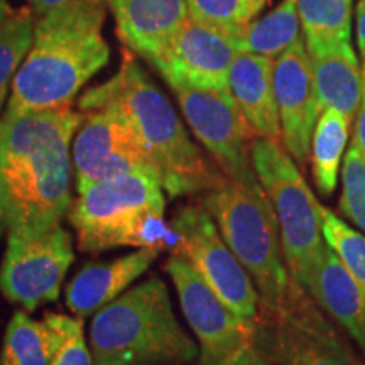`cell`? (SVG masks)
I'll list each match as a JSON object with an SVG mask.
<instances>
[{
  "label": "cell",
  "mask_w": 365,
  "mask_h": 365,
  "mask_svg": "<svg viewBox=\"0 0 365 365\" xmlns=\"http://www.w3.org/2000/svg\"><path fill=\"white\" fill-rule=\"evenodd\" d=\"M85 113L71 107L0 118V207L9 235L58 227L71 205V140Z\"/></svg>",
  "instance_id": "1"
},
{
  "label": "cell",
  "mask_w": 365,
  "mask_h": 365,
  "mask_svg": "<svg viewBox=\"0 0 365 365\" xmlns=\"http://www.w3.org/2000/svg\"><path fill=\"white\" fill-rule=\"evenodd\" d=\"M80 112L110 110L125 120L171 198L217 190L228 178L193 143L166 95L130 53L110 80L86 90Z\"/></svg>",
  "instance_id": "2"
},
{
  "label": "cell",
  "mask_w": 365,
  "mask_h": 365,
  "mask_svg": "<svg viewBox=\"0 0 365 365\" xmlns=\"http://www.w3.org/2000/svg\"><path fill=\"white\" fill-rule=\"evenodd\" d=\"M103 22L105 0H76L41 16L33 46L14 78L7 115L71 107L110 59Z\"/></svg>",
  "instance_id": "3"
},
{
  "label": "cell",
  "mask_w": 365,
  "mask_h": 365,
  "mask_svg": "<svg viewBox=\"0 0 365 365\" xmlns=\"http://www.w3.org/2000/svg\"><path fill=\"white\" fill-rule=\"evenodd\" d=\"M93 365H182L200 349L178 322L170 291L158 276L130 287L93 314Z\"/></svg>",
  "instance_id": "4"
},
{
  "label": "cell",
  "mask_w": 365,
  "mask_h": 365,
  "mask_svg": "<svg viewBox=\"0 0 365 365\" xmlns=\"http://www.w3.org/2000/svg\"><path fill=\"white\" fill-rule=\"evenodd\" d=\"M164 188L153 171L132 173L97 182L71 200L68 220L78 247L98 254L115 247L173 245V228L164 222Z\"/></svg>",
  "instance_id": "5"
},
{
  "label": "cell",
  "mask_w": 365,
  "mask_h": 365,
  "mask_svg": "<svg viewBox=\"0 0 365 365\" xmlns=\"http://www.w3.org/2000/svg\"><path fill=\"white\" fill-rule=\"evenodd\" d=\"M203 207L239 262L252 277L261 298V312H272L293 284L282 254L276 213L262 185L227 180L202 198Z\"/></svg>",
  "instance_id": "6"
},
{
  "label": "cell",
  "mask_w": 365,
  "mask_h": 365,
  "mask_svg": "<svg viewBox=\"0 0 365 365\" xmlns=\"http://www.w3.org/2000/svg\"><path fill=\"white\" fill-rule=\"evenodd\" d=\"M250 156L279 223L287 271L308 293L327 247L323 207L279 140L255 137Z\"/></svg>",
  "instance_id": "7"
},
{
  "label": "cell",
  "mask_w": 365,
  "mask_h": 365,
  "mask_svg": "<svg viewBox=\"0 0 365 365\" xmlns=\"http://www.w3.org/2000/svg\"><path fill=\"white\" fill-rule=\"evenodd\" d=\"M166 271L175 282L186 322L198 339L200 365H261L259 323L242 319L180 254Z\"/></svg>",
  "instance_id": "8"
},
{
  "label": "cell",
  "mask_w": 365,
  "mask_h": 365,
  "mask_svg": "<svg viewBox=\"0 0 365 365\" xmlns=\"http://www.w3.org/2000/svg\"><path fill=\"white\" fill-rule=\"evenodd\" d=\"M259 349L266 365H355L339 331L294 279L279 307L261 312Z\"/></svg>",
  "instance_id": "9"
},
{
  "label": "cell",
  "mask_w": 365,
  "mask_h": 365,
  "mask_svg": "<svg viewBox=\"0 0 365 365\" xmlns=\"http://www.w3.org/2000/svg\"><path fill=\"white\" fill-rule=\"evenodd\" d=\"M173 254L188 261L237 317L250 323L261 318V298L252 277L239 262L203 203L181 207L171 220Z\"/></svg>",
  "instance_id": "10"
},
{
  "label": "cell",
  "mask_w": 365,
  "mask_h": 365,
  "mask_svg": "<svg viewBox=\"0 0 365 365\" xmlns=\"http://www.w3.org/2000/svg\"><path fill=\"white\" fill-rule=\"evenodd\" d=\"M186 124L230 181L259 185L252 166L254 130L232 97L230 90L175 86Z\"/></svg>",
  "instance_id": "11"
},
{
  "label": "cell",
  "mask_w": 365,
  "mask_h": 365,
  "mask_svg": "<svg viewBox=\"0 0 365 365\" xmlns=\"http://www.w3.org/2000/svg\"><path fill=\"white\" fill-rule=\"evenodd\" d=\"M73 259V239L61 225L34 237L9 235L0 266V293L29 312L54 303Z\"/></svg>",
  "instance_id": "12"
},
{
  "label": "cell",
  "mask_w": 365,
  "mask_h": 365,
  "mask_svg": "<svg viewBox=\"0 0 365 365\" xmlns=\"http://www.w3.org/2000/svg\"><path fill=\"white\" fill-rule=\"evenodd\" d=\"M83 113L71 148L78 193L97 182L132 173L153 171L158 175L154 163L124 118L105 108Z\"/></svg>",
  "instance_id": "13"
},
{
  "label": "cell",
  "mask_w": 365,
  "mask_h": 365,
  "mask_svg": "<svg viewBox=\"0 0 365 365\" xmlns=\"http://www.w3.org/2000/svg\"><path fill=\"white\" fill-rule=\"evenodd\" d=\"M237 54L228 27L190 16L149 65L156 68L171 88L228 90V75Z\"/></svg>",
  "instance_id": "14"
},
{
  "label": "cell",
  "mask_w": 365,
  "mask_h": 365,
  "mask_svg": "<svg viewBox=\"0 0 365 365\" xmlns=\"http://www.w3.org/2000/svg\"><path fill=\"white\" fill-rule=\"evenodd\" d=\"M274 91L281 120V140L296 163L307 164L319 107L304 38L299 36L274 59Z\"/></svg>",
  "instance_id": "15"
},
{
  "label": "cell",
  "mask_w": 365,
  "mask_h": 365,
  "mask_svg": "<svg viewBox=\"0 0 365 365\" xmlns=\"http://www.w3.org/2000/svg\"><path fill=\"white\" fill-rule=\"evenodd\" d=\"M127 49L150 61L190 17L186 0H105Z\"/></svg>",
  "instance_id": "16"
},
{
  "label": "cell",
  "mask_w": 365,
  "mask_h": 365,
  "mask_svg": "<svg viewBox=\"0 0 365 365\" xmlns=\"http://www.w3.org/2000/svg\"><path fill=\"white\" fill-rule=\"evenodd\" d=\"M158 254V249L140 247L113 261L86 264L66 286V307L80 318L93 317L143 276Z\"/></svg>",
  "instance_id": "17"
},
{
  "label": "cell",
  "mask_w": 365,
  "mask_h": 365,
  "mask_svg": "<svg viewBox=\"0 0 365 365\" xmlns=\"http://www.w3.org/2000/svg\"><path fill=\"white\" fill-rule=\"evenodd\" d=\"M228 90L255 137L281 140L272 58L250 53L237 54L228 75Z\"/></svg>",
  "instance_id": "18"
},
{
  "label": "cell",
  "mask_w": 365,
  "mask_h": 365,
  "mask_svg": "<svg viewBox=\"0 0 365 365\" xmlns=\"http://www.w3.org/2000/svg\"><path fill=\"white\" fill-rule=\"evenodd\" d=\"M308 294L365 354V294L333 250L325 247Z\"/></svg>",
  "instance_id": "19"
},
{
  "label": "cell",
  "mask_w": 365,
  "mask_h": 365,
  "mask_svg": "<svg viewBox=\"0 0 365 365\" xmlns=\"http://www.w3.org/2000/svg\"><path fill=\"white\" fill-rule=\"evenodd\" d=\"M308 54L322 110L335 108L354 120L362 97V66L350 41L312 49Z\"/></svg>",
  "instance_id": "20"
},
{
  "label": "cell",
  "mask_w": 365,
  "mask_h": 365,
  "mask_svg": "<svg viewBox=\"0 0 365 365\" xmlns=\"http://www.w3.org/2000/svg\"><path fill=\"white\" fill-rule=\"evenodd\" d=\"M298 0H282L274 11L244 26L228 27L237 51L276 59L299 38Z\"/></svg>",
  "instance_id": "21"
},
{
  "label": "cell",
  "mask_w": 365,
  "mask_h": 365,
  "mask_svg": "<svg viewBox=\"0 0 365 365\" xmlns=\"http://www.w3.org/2000/svg\"><path fill=\"white\" fill-rule=\"evenodd\" d=\"M352 120L335 108H325L313 130L312 175L317 190L323 196H331L339 185L340 168L344 164Z\"/></svg>",
  "instance_id": "22"
},
{
  "label": "cell",
  "mask_w": 365,
  "mask_h": 365,
  "mask_svg": "<svg viewBox=\"0 0 365 365\" xmlns=\"http://www.w3.org/2000/svg\"><path fill=\"white\" fill-rule=\"evenodd\" d=\"M59 341L61 335L46 317L36 322L24 312L14 313L4 336L2 365H49Z\"/></svg>",
  "instance_id": "23"
},
{
  "label": "cell",
  "mask_w": 365,
  "mask_h": 365,
  "mask_svg": "<svg viewBox=\"0 0 365 365\" xmlns=\"http://www.w3.org/2000/svg\"><path fill=\"white\" fill-rule=\"evenodd\" d=\"M354 0H298L299 24L308 51L350 41Z\"/></svg>",
  "instance_id": "24"
},
{
  "label": "cell",
  "mask_w": 365,
  "mask_h": 365,
  "mask_svg": "<svg viewBox=\"0 0 365 365\" xmlns=\"http://www.w3.org/2000/svg\"><path fill=\"white\" fill-rule=\"evenodd\" d=\"M34 17L29 11L16 12L0 29V110L9 88L24 61L34 39Z\"/></svg>",
  "instance_id": "25"
},
{
  "label": "cell",
  "mask_w": 365,
  "mask_h": 365,
  "mask_svg": "<svg viewBox=\"0 0 365 365\" xmlns=\"http://www.w3.org/2000/svg\"><path fill=\"white\" fill-rule=\"evenodd\" d=\"M322 215L327 245L339 255L365 294V234L346 225L336 213L325 207L322 208Z\"/></svg>",
  "instance_id": "26"
},
{
  "label": "cell",
  "mask_w": 365,
  "mask_h": 365,
  "mask_svg": "<svg viewBox=\"0 0 365 365\" xmlns=\"http://www.w3.org/2000/svg\"><path fill=\"white\" fill-rule=\"evenodd\" d=\"M339 212L365 234V158L352 144L341 164Z\"/></svg>",
  "instance_id": "27"
},
{
  "label": "cell",
  "mask_w": 365,
  "mask_h": 365,
  "mask_svg": "<svg viewBox=\"0 0 365 365\" xmlns=\"http://www.w3.org/2000/svg\"><path fill=\"white\" fill-rule=\"evenodd\" d=\"M191 17L218 27L247 24L262 11L266 0H186Z\"/></svg>",
  "instance_id": "28"
},
{
  "label": "cell",
  "mask_w": 365,
  "mask_h": 365,
  "mask_svg": "<svg viewBox=\"0 0 365 365\" xmlns=\"http://www.w3.org/2000/svg\"><path fill=\"white\" fill-rule=\"evenodd\" d=\"M44 317L61 335V341L49 365H93V355L85 340L83 318L59 313H48Z\"/></svg>",
  "instance_id": "29"
},
{
  "label": "cell",
  "mask_w": 365,
  "mask_h": 365,
  "mask_svg": "<svg viewBox=\"0 0 365 365\" xmlns=\"http://www.w3.org/2000/svg\"><path fill=\"white\" fill-rule=\"evenodd\" d=\"M352 145L365 158V66H362V97L357 115H355V129Z\"/></svg>",
  "instance_id": "30"
},
{
  "label": "cell",
  "mask_w": 365,
  "mask_h": 365,
  "mask_svg": "<svg viewBox=\"0 0 365 365\" xmlns=\"http://www.w3.org/2000/svg\"><path fill=\"white\" fill-rule=\"evenodd\" d=\"M31 6V11L33 14H38V16H46V14L56 11V9H61L68 6V4L76 2V0H27Z\"/></svg>",
  "instance_id": "31"
},
{
  "label": "cell",
  "mask_w": 365,
  "mask_h": 365,
  "mask_svg": "<svg viewBox=\"0 0 365 365\" xmlns=\"http://www.w3.org/2000/svg\"><path fill=\"white\" fill-rule=\"evenodd\" d=\"M357 44L365 66V0H360L357 6Z\"/></svg>",
  "instance_id": "32"
},
{
  "label": "cell",
  "mask_w": 365,
  "mask_h": 365,
  "mask_svg": "<svg viewBox=\"0 0 365 365\" xmlns=\"http://www.w3.org/2000/svg\"><path fill=\"white\" fill-rule=\"evenodd\" d=\"M14 14L16 12H14L12 7L9 6L7 0H0V29L7 24V21L11 19Z\"/></svg>",
  "instance_id": "33"
},
{
  "label": "cell",
  "mask_w": 365,
  "mask_h": 365,
  "mask_svg": "<svg viewBox=\"0 0 365 365\" xmlns=\"http://www.w3.org/2000/svg\"><path fill=\"white\" fill-rule=\"evenodd\" d=\"M4 230H6V220H4V212H2V207H0V237H2Z\"/></svg>",
  "instance_id": "34"
},
{
  "label": "cell",
  "mask_w": 365,
  "mask_h": 365,
  "mask_svg": "<svg viewBox=\"0 0 365 365\" xmlns=\"http://www.w3.org/2000/svg\"><path fill=\"white\" fill-rule=\"evenodd\" d=\"M355 365H365V364H359V362H355Z\"/></svg>",
  "instance_id": "35"
},
{
  "label": "cell",
  "mask_w": 365,
  "mask_h": 365,
  "mask_svg": "<svg viewBox=\"0 0 365 365\" xmlns=\"http://www.w3.org/2000/svg\"><path fill=\"white\" fill-rule=\"evenodd\" d=\"M261 365H266V362H264V360H262V364Z\"/></svg>",
  "instance_id": "36"
},
{
  "label": "cell",
  "mask_w": 365,
  "mask_h": 365,
  "mask_svg": "<svg viewBox=\"0 0 365 365\" xmlns=\"http://www.w3.org/2000/svg\"><path fill=\"white\" fill-rule=\"evenodd\" d=\"M266 2H271V0H266Z\"/></svg>",
  "instance_id": "37"
},
{
  "label": "cell",
  "mask_w": 365,
  "mask_h": 365,
  "mask_svg": "<svg viewBox=\"0 0 365 365\" xmlns=\"http://www.w3.org/2000/svg\"><path fill=\"white\" fill-rule=\"evenodd\" d=\"M266 4H267V2H266Z\"/></svg>",
  "instance_id": "38"
}]
</instances>
